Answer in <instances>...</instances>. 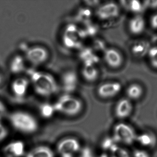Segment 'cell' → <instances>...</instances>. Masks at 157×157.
I'll return each mask as SVG.
<instances>
[{
  "label": "cell",
  "instance_id": "1",
  "mask_svg": "<svg viewBox=\"0 0 157 157\" xmlns=\"http://www.w3.org/2000/svg\"><path fill=\"white\" fill-rule=\"evenodd\" d=\"M28 73L31 87L38 95L50 97L58 90V82L51 73L37 70L30 71Z\"/></svg>",
  "mask_w": 157,
  "mask_h": 157
},
{
  "label": "cell",
  "instance_id": "2",
  "mask_svg": "<svg viewBox=\"0 0 157 157\" xmlns=\"http://www.w3.org/2000/svg\"><path fill=\"white\" fill-rule=\"evenodd\" d=\"M10 120L16 129L24 133H33L38 128L37 121L34 117L25 112H17L11 114Z\"/></svg>",
  "mask_w": 157,
  "mask_h": 157
},
{
  "label": "cell",
  "instance_id": "3",
  "mask_svg": "<svg viewBox=\"0 0 157 157\" xmlns=\"http://www.w3.org/2000/svg\"><path fill=\"white\" fill-rule=\"evenodd\" d=\"M53 105L55 111L72 116L80 112L82 109V104L80 100L71 94H65Z\"/></svg>",
  "mask_w": 157,
  "mask_h": 157
},
{
  "label": "cell",
  "instance_id": "4",
  "mask_svg": "<svg viewBox=\"0 0 157 157\" xmlns=\"http://www.w3.org/2000/svg\"><path fill=\"white\" fill-rule=\"evenodd\" d=\"M23 56L27 64L37 67L44 65L48 61L49 53L44 47L34 45L25 48Z\"/></svg>",
  "mask_w": 157,
  "mask_h": 157
},
{
  "label": "cell",
  "instance_id": "5",
  "mask_svg": "<svg viewBox=\"0 0 157 157\" xmlns=\"http://www.w3.org/2000/svg\"><path fill=\"white\" fill-rule=\"evenodd\" d=\"M137 135L135 129L130 125L119 123L114 127L112 136L118 144L131 145L136 141Z\"/></svg>",
  "mask_w": 157,
  "mask_h": 157
},
{
  "label": "cell",
  "instance_id": "6",
  "mask_svg": "<svg viewBox=\"0 0 157 157\" xmlns=\"http://www.w3.org/2000/svg\"><path fill=\"white\" fill-rule=\"evenodd\" d=\"M83 34L78 27L71 25L64 30L62 37V42L64 45L69 49H75L80 45Z\"/></svg>",
  "mask_w": 157,
  "mask_h": 157
},
{
  "label": "cell",
  "instance_id": "7",
  "mask_svg": "<svg viewBox=\"0 0 157 157\" xmlns=\"http://www.w3.org/2000/svg\"><path fill=\"white\" fill-rule=\"evenodd\" d=\"M31 87L28 77L20 76L14 79L10 85L11 90L13 95L18 98L25 96Z\"/></svg>",
  "mask_w": 157,
  "mask_h": 157
},
{
  "label": "cell",
  "instance_id": "8",
  "mask_svg": "<svg viewBox=\"0 0 157 157\" xmlns=\"http://www.w3.org/2000/svg\"><path fill=\"white\" fill-rule=\"evenodd\" d=\"M80 149L79 144L76 140L67 139L60 141L58 145V151L62 157H73Z\"/></svg>",
  "mask_w": 157,
  "mask_h": 157
},
{
  "label": "cell",
  "instance_id": "9",
  "mask_svg": "<svg viewBox=\"0 0 157 157\" xmlns=\"http://www.w3.org/2000/svg\"><path fill=\"white\" fill-rule=\"evenodd\" d=\"M122 90V85L117 82H106L98 87L97 94L103 99H110L117 95Z\"/></svg>",
  "mask_w": 157,
  "mask_h": 157
},
{
  "label": "cell",
  "instance_id": "10",
  "mask_svg": "<svg viewBox=\"0 0 157 157\" xmlns=\"http://www.w3.org/2000/svg\"><path fill=\"white\" fill-rule=\"evenodd\" d=\"M96 14L100 20H111L119 15V8L115 3L108 2L100 6L96 11Z\"/></svg>",
  "mask_w": 157,
  "mask_h": 157
},
{
  "label": "cell",
  "instance_id": "11",
  "mask_svg": "<svg viewBox=\"0 0 157 157\" xmlns=\"http://www.w3.org/2000/svg\"><path fill=\"white\" fill-rule=\"evenodd\" d=\"M104 59L106 64L112 68H118L123 64L122 55L118 50L113 48L105 49L104 52Z\"/></svg>",
  "mask_w": 157,
  "mask_h": 157
},
{
  "label": "cell",
  "instance_id": "12",
  "mask_svg": "<svg viewBox=\"0 0 157 157\" xmlns=\"http://www.w3.org/2000/svg\"><path fill=\"white\" fill-rule=\"evenodd\" d=\"M133 109V105L131 101L128 98H122L116 105L115 114L118 119H125L131 115Z\"/></svg>",
  "mask_w": 157,
  "mask_h": 157
},
{
  "label": "cell",
  "instance_id": "13",
  "mask_svg": "<svg viewBox=\"0 0 157 157\" xmlns=\"http://www.w3.org/2000/svg\"><path fill=\"white\" fill-rule=\"evenodd\" d=\"M27 64L23 55H16L12 58L10 62V71L14 75H20L26 70Z\"/></svg>",
  "mask_w": 157,
  "mask_h": 157
},
{
  "label": "cell",
  "instance_id": "14",
  "mask_svg": "<svg viewBox=\"0 0 157 157\" xmlns=\"http://www.w3.org/2000/svg\"><path fill=\"white\" fill-rule=\"evenodd\" d=\"M81 75L83 78L88 82H95L99 76V71L95 64L84 63L81 70Z\"/></svg>",
  "mask_w": 157,
  "mask_h": 157
},
{
  "label": "cell",
  "instance_id": "15",
  "mask_svg": "<svg viewBox=\"0 0 157 157\" xmlns=\"http://www.w3.org/2000/svg\"><path fill=\"white\" fill-rule=\"evenodd\" d=\"M136 141L144 147L151 148L156 145L157 138L152 132L146 131L137 135Z\"/></svg>",
  "mask_w": 157,
  "mask_h": 157
},
{
  "label": "cell",
  "instance_id": "16",
  "mask_svg": "<svg viewBox=\"0 0 157 157\" xmlns=\"http://www.w3.org/2000/svg\"><path fill=\"white\" fill-rule=\"evenodd\" d=\"M4 152L8 157H20L24 153V145L22 141L12 142L5 147Z\"/></svg>",
  "mask_w": 157,
  "mask_h": 157
},
{
  "label": "cell",
  "instance_id": "17",
  "mask_svg": "<svg viewBox=\"0 0 157 157\" xmlns=\"http://www.w3.org/2000/svg\"><path fill=\"white\" fill-rule=\"evenodd\" d=\"M145 28V21L140 15H136L132 18L128 23V29L131 33L136 35L140 34Z\"/></svg>",
  "mask_w": 157,
  "mask_h": 157
},
{
  "label": "cell",
  "instance_id": "18",
  "mask_svg": "<svg viewBox=\"0 0 157 157\" xmlns=\"http://www.w3.org/2000/svg\"><path fill=\"white\" fill-rule=\"evenodd\" d=\"M77 85V79L76 75L73 72H70L64 75L62 80V86L66 94H70L73 91Z\"/></svg>",
  "mask_w": 157,
  "mask_h": 157
},
{
  "label": "cell",
  "instance_id": "19",
  "mask_svg": "<svg viewBox=\"0 0 157 157\" xmlns=\"http://www.w3.org/2000/svg\"><path fill=\"white\" fill-rule=\"evenodd\" d=\"M26 157H54V154L48 147L40 146L31 151Z\"/></svg>",
  "mask_w": 157,
  "mask_h": 157
},
{
  "label": "cell",
  "instance_id": "20",
  "mask_svg": "<svg viewBox=\"0 0 157 157\" xmlns=\"http://www.w3.org/2000/svg\"><path fill=\"white\" fill-rule=\"evenodd\" d=\"M143 90L139 84L133 83L128 87L126 94L129 100H137L141 98L143 94Z\"/></svg>",
  "mask_w": 157,
  "mask_h": 157
},
{
  "label": "cell",
  "instance_id": "21",
  "mask_svg": "<svg viewBox=\"0 0 157 157\" xmlns=\"http://www.w3.org/2000/svg\"><path fill=\"white\" fill-rule=\"evenodd\" d=\"M149 49L148 44L145 42H139L134 44L131 50L134 56L140 58L148 54Z\"/></svg>",
  "mask_w": 157,
  "mask_h": 157
},
{
  "label": "cell",
  "instance_id": "22",
  "mask_svg": "<svg viewBox=\"0 0 157 157\" xmlns=\"http://www.w3.org/2000/svg\"><path fill=\"white\" fill-rule=\"evenodd\" d=\"M121 2L124 7L135 13H139L142 11L144 7L143 4L138 1H121Z\"/></svg>",
  "mask_w": 157,
  "mask_h": 157
},
{
  "label": "cell",
  "instance_id": "23",
  "mask_svg": "<svg viewBox=\"0 0 157 157\" xmlns=\"http://www.w3.org/2000/svg\"><path fill=\"white\" fill-rule=\"evenodd\" d=\"M117 146L118 143L113 136L104 138L101 143V147L105 152H112Z\"/></svg>",
  "mask_w": 157,
  "mask_h": 157
},
{
  "label": "cell",
  "instance_id": "24",
  "mask_svg": "<svg viewBox=\"0 0 157 157\" xmlns=\"http://www.w3.org/2000/svg\"><path fill=\"white\" fill-rule=\"evenodd\" d=\"M40 110L42 116L45 118L51 117L55 111L54 105L48 103L42 105L40 106Z\"/></svg>",
  "mask_w": 157,
  "mask_h": 157
},
{
  "label": "cell",
  "instance_id": "25",
  "mask_svg": "<svg viewBox=\"0 0 157 157\" xmlns=\"http://www.w3.org/2000/svg\"><path fill=\"white\" fill-rule=\"evenodd\" d=\"M148 56L151 65L154 68L157 69V46L150 48Z\"/></svg>",
  "mask_w": 157,
  "mask_h": 157
},
{
  "label": "cell",
  "instance_id": "26",
  "mask_svg": "<svg viewBox=\"0 0 157 157\" xmlns=\"http://www.w3.org/2000/svg\"><path fill=\"white\" fill-rule=\"evenodd\" d=\"M110 156L111 157H130L126 150L118 146L110 152Z\"/></svg>",
  "mask_w": 157,
  "mask_h": 157
},
{
  "label": "cell",
  "instance_id": "27",
  "mask_svg": "<svg viewBox=\"0 0 157 157\" xmlns=\"http://www.w3.org/2000/svg\"><path fill=\"white\" fill-rule=\"evenodd\" d=\"M73 157H94V156L91 149L88 147H85L76 152Z\"/></svg>",
  "mask_w": 157,
  "mask_h": 157
},
{
  "label": "cell",
  "instance_id": "28",
  "mask_svg": "<svg viewBox=\"0 0 157 157\" xmlns=\"http://www.w3.org/2000/svg\"><path fill=\"white\" fill-rule=\"evenodd\" d=\"M132 157H151L147 151L144 149H136L133 151Z\"/></svg>",
  "mask_w": 157,
  "mask_h": 157
},
{
  "label": "cell",
  "instance_id": "29",
  "mask_svg": "<svg viewBox=\"0 0 157 157\" xmlns=\"http://www.w3.org/2000/svg\"><path fill=\"white\" fill-rule=\"evenodd\" d=\"M144 7H148L150 9H157V1H147L143 3Z\"/></svg>",
  "mask_w": 157,
  "mask_h": 157
},
{
  "label": "cell",
  "instance_id": "30",
  "mask_svg": "<svg viewBox=\"0 0 157 157\" xmlns=\"http://www.w3.org/2000/svg\"><path fill=\"white\" fill-rule=\"evenodd\" d=\"M8 135L6 128L0 123V141L4 139Z\"/></svg>",
  "mask_w": 157,
  "mask_h": 157
},
{
  "label": "cell",
  "instance_id": "31",
  "mask_svg": "<svg viewBox=\"0 0 157 157\" xmlns=\"http://www.w3.org/2000/svg\"><path fill=\"white\" fill-rule=\"evenodd\" d=\"M150 24L153 29H157V13L151 18Z\"/></svg>",
  "mask_w": 157,
  "mask_h": 157
},
{
  "label": "cell",
  "instance_id": "32",
  "mask_svg": "<svg viewBox=\"0 0 157 157\" xmlns=\"http://www.w3.org/2000/svg\"><path fill=\"white\" fill-rule=\"evenodd\" d=\"M5 111H6V109H5V105L1 101H0V118H1L2 115L5 113Z\"/></svg>",
  "mask_w": 157,
  "mask_h": 157
},
{
  "label": "cell",
  "instance_id": "33",
  "mask_svg": "<svg viewBox=\"0 0 157 157\" xmlns=\"http://www.w3.org/2000/svg\"><path fill=\"white\" fill-rule=\"evenodd\" d=\"M99 157H111L110 155L107 154V153H103L102 154H101L100 156H99Z\"/></svg>",
  "mask_w": 157,
  "mask_h": 157
},
{
  "label": "cell",
  "instance_id": "34",
  "mask_svg": "<svg viewBox=\"0 0 157 157\" xmlns=\"http://www.w3.org/2000/svg\"><path fill=\"white\" fill-rule=\"evenodd\" d=\"M2 80V79L1 75L0 74V83H1Z\"/></svg>",
  "mask_w": 157,
  "mask_h": 157
},
{
  "label": "cell",
  "instance_id": "35",
  "mask_svg": "<svg viewBox=\"0 0 157 157\" xmlns=\"http://www.w3.org/2000/svg\"><path fill=\"white\" fill-rule=\"evenodd\" d=\"M154 40H155V41H157V36L154 37Z\"/></svg>",
  "mask_w": 157,
  "mask_h": 157
}]
</instances>
